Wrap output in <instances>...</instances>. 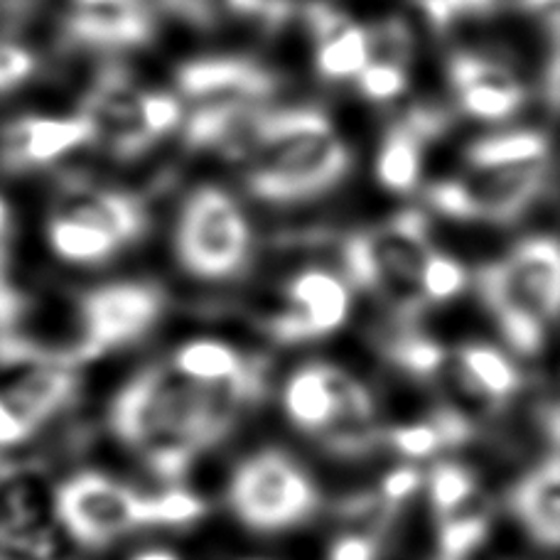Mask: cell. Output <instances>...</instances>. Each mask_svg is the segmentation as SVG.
<instances>
[{
    "label": "cell",
    "instance_id": "3957f363",
    "mask_svg": "<svg viewBox=\"0 0 560 560\" xmlns=\"http://www.w3.org/2000/svg\"><path fill=\"white\" fill-rule=\"evenodd\" d=\"M428 254V222L418 209H406L382 226L352 234L342 246L349 280L386 293L404 310H413L423 300L420 271Z\"/></svg>",
    "mask_w": 560,
    "mask_h": 560
},
{
    "label": "cell",
    "instance_id": "ba28073f",
    "mask_svg": "<svg viewBox=\"0 0 560 560\" xmlns=\"http://www.w3.org/2000/svg\"><path fill=\"white\" fill-rule=\"evenodd\" d=\"M163 313V295L148 283H114L82 300L84 345L79 357H96L136 342Z\"/></svg>",
    "mask_w": 560,
    "mask_h": 560
},
{
    "label": "cell",
    "instance_id": "ee69618b",
    "mask_svg": "<svg viewBox=\"0 0 560 560\" xmlns=\"http://www.w3.org/2000/svg\"><path fill=\"white\" fill-rule=\"evenodd\" d=\"M516 5L534 15H548V20H558V0H516Z\"/></svg>",
    "mask_w": 560,
    "mask_h": 560
},
{
    "label": "cell",
    "instance_id": "d4e9b609",
    "mask_svg": "<svg viewBox=\"0 0 560 560\" xmlns=\"http://www.w3.org/2000/svg\"><path fill=\"white\" fill-rule=\"evenodd\" d=\"M423 143L425 140L406 121L388 131L376 163V175L384 187L394 189V192H408V189L416 187L420 170V145Z\"/></svg>",
    "mask_w": 560,
    "mask_h": 560
},
{
    "label": "cell",
    "instance_id": "8992f818",
    "mask_svg": "<svg viewBox=\"0 0 560 560\" xmlns=\"http://www.w3.org/2000/svg\"><path fill=\"white\" fill-rule=\"evenodd\" d=\"M143 494L116 479L82 472L57 489L55 512L65 532L82 546H106L128 532L143 528Z\"/></svg>",
    "mask_w": 560,
    "mask_h": 560
},
{
    "label": "cell",
    "instance_id": "9c48e42d",
    "mask_svg": "<svg viewBox=\"0 0 560 560\" xmlns=\"http://www.w3.org/2000/svg\"><path fill=\"white\" fill-rule=\"evenodd\" d=\"M143 92L133 86L121 67H106L86 94L82 116L96 126V138H106L114 155L131 160L153 145V136L140 116Z\"/></svg>",
    "mask_w": 560,
    "mask_h": 560
},
{
    "label": "cell",
    "instance_id": "9a60e30c",
    "mask_svg": "<svg viewBox=\"0 0 560 560\" xmlns=\"http://www.w3.org/2000/svg\"><path fill=\"white\" fill-rule=\"evenodd\" d=\"M477 288L512 349L526 357L536 354L544 347L546 329L551 323L518 293L506 273L504 261L485 266L477 273Z\"/></svg>",
    "mask_w": 560,
    "mask_h": 560
},
{
    "label": "cell",
    "instance_id": "30bf717a",
    "mask_svg": "<svg viewBox=\"0 0 560 560\" xmlns=\"http://www.w3.org/2000/svg\"><path fill=\"white\" fill-rule=\"evenodd\" d=\"M290 310L271 325L283 342H300L337 332L347 323L352 298L345 280L325 271H305L288 285Z\"/></svg>",
    "mask_w": 560,
    "mask_h": 560
},
{
    "label": "cell",
    "instance_id": "d590c367",
    "mask_svg": "<svg viewBox=\"0 0 560 560\" xmlns=\"http://www.w3.org/2000/svg\"><path fill=\"white\" fill-rule=\"evenodd\" d=\"M357 77L362 92L374 102H388V98L404 94L406 89V69L396 65L369 62Z\"/></svg>",
    "mask_w": 560,
    "mask_h": 560
},
{
    "label": "cell",
    "instance_id": "7c38bea8",
    "mask_svg": "<svg viewBox=\"0 0 560 560\" xmlns=\"http://www.w3.org/2000/svg\"><path fill=\"white\" fill-rule=\"evenodd\" d=\"M155 33L153 13L145 0H106L79 5L65 23L69 45L96 49H124L150 43Z\"/></svg>",
    "mask_w": 560,
    "mask_h": 560
},
{
    "label": "cell",
    "instance_id": "b9f144b4",
    "mask_svg": "<svg viewBox=\"0 0 560 560\" xmlns=\"http://www.w3.org/2000/svg\"><path fill=\"white\" fill-rule=\"evenodd\" d=\"M30 433H33V425L0 394V447H13L23 443Z\"/></svg>",
    "mask_w": 560,
    "mask_h": 560
},
{
    "label": "cell",
    "instance_id": "e575fe53",
    "mask_svg": "<svg viewBox=\"0 0 560 560\" xmlns=\"http://www.w3.org/2000/svg\"><path fill=\"white\" fill-rule=\"evenodd\" d=\"M369 39V62H386L404 67L411 57V33L404 20L392 18L376 25L374 33H366Z\"/></svg>",
    "mask_w": 560,
    "mask_h": 560
},
{
    "label": "cell",
    "instance_id": "4fadbf2b",
    "mask_svg": "<svg viewBox=\"0 0 560 560\" xmlns=\"http://www.w3.org/2000/svg\"><path fill=\"white\" fill-rule=\"evenodd\" d=\"M92 140H96V126L82 114L74 118H23L5 128L0 165L5 170L47 165Z\"/></svg>",
    "mask_w": 560,
    "mask_h": 560
},
{
    "label": "cell",
    "instance_id": "603a6c76",
    "mask_svg": "<svg viewBox=\"0 0 560 560\" xmlns=\"http://www.w3.org/2000/svg\"><path fill=\"white\" fill-rule=\"evenodd\" d=\"M160 5L197 27H214L224 15L256 18L266 25H278L290 10L283 0H160Z\"/></svg>",
    "mask_w": 560,
    "mask_h": 560
},
{
    "label": "cell",
    "instance_id": "e0dca14e",
    "mask_svg": "<svg viewBox=\"0 0 560 560\" xmlns=\"http://www.w3.org/2000/svg\"><path fill=\"white\" fill-rule=\"evenodd\" d=\"M65 214L77 222H84L118 244L133 242L145 232V212L133 197L98 187H67Z\"/></svg>",
    "mask_w": 560,
    "mask_h": 560
},
{
    "label": "cell",
    "instance_id": "f6af8a7d",
    "mask_svg": "<svg viewBox=\"0 0 560 560\" xmlns=\"http://www.w3.org/2000/svg\"><path fill=\"white\" fill-rule=\"evenodd\" d=\"M131 560H179V558H177L175 553L163 551V548H150V551L138 553V556H133Z\"/></svg>",
    "mask_w": 560,
    "mask_h": 560
},
{
    "label": "cell",
    "instance_id": "7a4b0ae2",
    "mask_svg": "<svg viewBox=\"0 0 560 560\" xmlns=\"http://www.w3.org/2000/svg\"><path fill=\"white\" fill-rule=\"evenodd\" d=\"M248 160V187L268 202L323 195L342 183L352 167L347 145L315 108L268 112L261 140Z\"/></svg>",
    "mask_w": 560,
    "mask_h": 560
},
{
    "label": "cell",
    "instance_id": "74e56055",
    "mask_svg": "<svg viewBox=\"0 0 560 560\" xmlns=\"http://www.w3.org/2000/svg\"><path fill=\"white\" fill-rule=\"evenodd\" d=\"M140 116H143V126L148 133L158 138L179 124L183 118V108L167 94H143V104H140Z\"/></svg>",
    "mask_w": 560,
    "mask_h": 560
},
{
    "label": "cell",
    "instance_id": "6da1fadb",
    "mask_svg": "<svg viewBox=\"0 0 560 560\" xmlns=\"http://www.w3.org/2000/svg\"><path fill=\"white\" fill-rule=\"evenodd\" d=\"M254 398L242 386L199 384L175 369L150 366L116 396L112 425L158 477L177 479L232 430L236 413Z\"/></svg>",
    "mask_w": 560,
    "mask_h": 560
},
{
    "label": "cell",
    "instance_id": "f35d334b",
    "mask_svg": "<svg viewBox=\"0 0 560 560\" xmlns=\"http://www.w3.org/2000/svg\"><path fill=\"white\" fill-rule=\"evenodd\" d=\"M33 72L35 57L30 55V49L13 43H0V94L13 92L15 86L27 82Z\"/></svg>",
    "mask_w": 560,
    "mask_h": 560
},
{
    "label": "cell",
    "instance_id": "7dc6e473",
    "mask_svg": "<svg viewBox=\"0 0 560 560\" xmlns=\"http://www.w3.org/2000/svg\"><path fill=\"white\" fill-rule=\"evenodd\" d=\"M79 5H96V3H106V0H77Z\"/></svg>",
    "mask_w": 560,
    "mask_h": 560
},
{
    "label": "cell",
    "instance_id": "484cf974",
    "mask_svg": "<svg viewBox=\"0 0 560 560\" xmlns=\"http://www.w3.org/2000/svg\"><path fill=\"white\" fill-rule=\"evenodd\" d=\"M49 244L59 256L74 264L106 261L121 246L116 238L104 234L102 229H94L69 217H57L49 224Z\"/></svg>",
    "mask_w": 560,
    "mask_h": 560
},
{
    "label": "cell",
    "instance_id": "ab89813d",
    "mask_svg": "<svg viewBox=\"0 0 560 560\" xmlns=\"http://www.w3.org/2000/svg\"><path fill=\"white\" fill-rule=\"evenodd\" d=\"M305 20L310 33H313L317 43H327L329 37H335L337 33H342L347 25H352L339 10L327 3H310L305 8Z\"/></svg>",
    "mask_w": 560,
    "mask_h": 560
},
{
    "label": "cell",
    "instance_id": "8d00e7d4",
    "mask_svg": "<svg viewBox=\"0 0 560 560\" xmlns=\"http://www.w3.org/2000/svg\"><path fill=\"white\" fill-rule=\"evenodd\" d=\"M433 27L445 30L463 15H487L497 0H420Z\"/></svg>",
    "mask_w": 560,
    "mask_h": 560
},
{
    "label": "cell",
    "instance_id": "83f0119b",
    "mask_svg": "<svg viewBox=\"0 0 560 560\" xmlns=\"http://www.w3.org/2000/svg\"><path fill=\"white\" fill-rule=\"evenodd\" d=\"M475 489V477L463 465H435L433 472L428 477L430 502H433L435 512L445 518L450 514H455L457 509H463L469 499H472Z\"/></svg>",
    "mask_w": 560,
    "mask_h": 560
},
{
    "label": "cell",
    "instance_id": "cb8c5ba5",
    "mask_svg": "<svg viewBox=\"0 0 560 560\" xmlns=\"http://www.w3.org/2000/svg\"><path fill=\"white\" fill-rule=\"evenodd\" d=\"M459 364H463V374L467 376V382L482 396L492 398V401H504V398L516 394L518 384H522L516 366L509 362L506 354L489 345L463 347Z\"/></svg>",
    "mask_w": 560,
    "mask_h": 560
},
{
    "label": "cell",
    "instance_id": "4dcf8cb0",
    "mask_svg": "<svg viewBox=\"0 0 560 560\" xmlns=\"http://www.w3.org/2000/svg\"><path fill=\"white\" fill-rule=\"evenodd\" d=\"M450 79L457 92L469 86H522L504 65L463 52L450 59Z\"/></svg>",
    "mask_w": 560,
    "mask_h": 560
},
{
    "label": "cell",
    "instance_id": "60d3db41",
    "mask_svg": "<svg viewBox=\"0 0 560 560\" xmlns=\"http://www.w3.org/2000/svg\"><path fill=\"white\" fill-rule=\"evenodd\" d=\"M420 485H423V475H420L416 467L406 465V467H398V469H394V472L386 475L382 492L388 502L398 504V502H406L411 494H416Z\"/></svg>",
    "mask_w": 560,
    "mask_h": 560
},
{
    "label": "cell",
    "instance_id": "7402d4cb",
    "mask_svg": "<svg viewBox=\"0 0 560 560\" xmlns=\"http://www.w3.org/2000/svg\"><path fill=\"white\" fill-rule=\"evenodd\" d=\"M469 435V423L467 420L455 413V411H443L430 420H420V423L411 425H398L388 433V445H392L396 453L411 459H423L440 453V450L459 445Z\"/></svg>",
    "mask_w": 560,
    "mask_h": 560
},
{
    "label": "cell",
    "instance_id": "d6a6232c",
    "mask_svg": "<svg viewBox=\"0 0 560 560\" xmlns=\"http://www.w3.org/2000/svg\"><path fill=\"white\" fill-rule=\"evenodd\" d=\"M489 524L485 516L447 518L440 528V560H465L485 544Z\"/></svg>",
    "mask_w": 560,
    "mask_h": 560
},
{
    "label": "cell",
    "instance_id": "8fae6325",
    "mask_svg": "<svg viewBox=\"0 0 560 560\" xmlns=\"http://www.w3.org/2000/svg\"><path fill=\"white\" fill-rule=\"evenodd\" d=\"M177 86L185 96L214 102H264L278 89V77L242 57H207L179 67Z\"/></svg>",
    "mask_w": 560,
    "mask_h": 560
},
{
    "label": "cell",
    "instance_id": "1f68e13d",
    "mask_svg": "<svg viewBox=\"0 0 560 560\" xmlns=\"http://www.w3.org/2000/svg\"><path fill=\"white\" fill-rule=\"evenodd\" d=\"M465 268L450 256L430 252L425 256L423 271H420V295L433 300V303H445L455 298L465 288Z\"/></svg>",
    "mask_w": 560,
    "mask_h": 560
},
{
    "label": "cell",
    "instance_id": "f546056e",
    "mask_svg": "<svg viewBox=\"0 0 560 560\" xmlns=\"http://www.w3.org/2000/svg\"><path fill=\"white\" fill-rule=\"evenodd\" d=\"M524 102V86H469L459 92V104L475 118L499 121L512 116Z\"/></svg>",
    "mask_w": 560,
    "mask_h": 560
},
{
    "label": "cell",
    "instance_id": "277c9868",
    "mask_svg": "<svg viewBox=\"0 0 560 560\" xmlns=\"http://www.w3.org/2000/svg\"><path fill=\"white\" fill-rule=\"evenodd\" d=\"M229 504L248 528L283 532L315 514L319 494L313 479L280 453L248 457L229 485Z\"/></svg>",
    "mask_w": 560,
    "mask_h": 560
},
{
    "label": "cell",
    "instance_id": "bcb514c9",
    "mask_svg": "<svg viewBox=\"0 0 560 560\" xmlns=\"http://www.w3.org/2000/svg\"><path fill=\"white\" fill-rule=\"evenodd\" d=\"M5 224H8V207H5L3 199H0V234H3Z\"/></svg>",
    "mask_w": 560,
    "mask_h": 560
},
{
    "label": "cell",
    "instance_id": "ffe728a7",
    "mask_svg": "<svg viewBox=\"0 0 560 560\" xmlns=\"http://www.w3.org/2000/svg\"><path fill=\"white\" fill-rule=\"evenodd\" d=\"M74 392V376L67 366H37L23 382L3 396L23 416L33 430L69 401Z\"/></svg>",
    "mask_w": 560,
    "mask_h": 560
},
{
    "label": "cell",
    "instance_id": "f1b7e54d",
    "mask_svg": "<svg viewBox=\"0 0 560 560\" xmlns=\"http://www.w3.org/2000/svg\"><path fill=\"white\" fill-rule=\"evenodd\" d=\"M205 514V502L185 489H170L158 497H143V526H187Z\"/></svg>",
    "mask_w": 560,
    "mask_h": 560
},
{
    "label": "cell",
    "instance_id": "5b68a950",
    "mask_svg": "<svg viewBox=\"0 0 560 560\" xmlns=\"http://www.w3.org/2000/svg\"><path fill=\"white\" fill-rule=\"evenodd\" d=\"M252 252V229L232 197L199 187L187 199L177 224V258L199 278H229L242 271Z\"/></svg>",
    "mask_w": 560,
    "mask_h": 560
},
{
    "label": "cell",
    "instance_id": "d6986e66",
    "mask_svg": "<svg viewBox=\"0 0 560 560\" xmlns=\"http://www.w3.org/2000/svg\"><path fill=\"white\" fill-rule=\"evenodd\" d=\"M514 512L538 544L556 548L560 538V463L551 455L514 492Z\"/></svg>",
    "mask_w": 560,
    "mask_h": 560
},
{
    "label": "cell",
    "instance_id": "7bdbcfd3",
    "mask_svg": "<svg viewBox=\"0 0 560 560\" xmlns=\"http://www.w3.org/2000/svg\"><path fill=\"white\" fill-rule=\"evenodd\" d=\"M378 546L374 538L349 534L337 538L332 551H329V560H376Z\"/></svg>",
    "mask_w": 560,
    "mask_h": 560
},
{
    "label": "cell",
    "instance_id": "4316f807",
    "mask_svg": "<svg viewBox=\"0 0 560 560\" xmlns=\"http://www.w3.org/2000/svg\"><path fill=\"white\" fill-rule=\"evenodd\" d=\"M369 65V39L366 30L347 25L342 33L319 43L317 69L323 77L345 79L357 77Z\"/></svg>",
    "mask_w": 560,
    "mask_h": 560
},
{
    "label": "cell",
    "instance_id": "ac0fdd59",
    "mask_svg": "<svg viewBox=\"0 0 560 560\" xmlns=\"http://www.w3.org/2000/svg\"><path fill=\"white\" fill-rule=\"evenodd\" d=\"M173 369L199 384H229L242 386L258 396L261 374L234 347L217 339H192L177 349Z\"/></svg>",
    "mask_w": 560,
    "mask_h": 560
},
{
    "label": "cell",
    "instance_id": "5bb4252c",
    "mask_svg": "<svg viewBox=\"0 0 560 560\" xmlns=\"http://www.w3.org/2000/svg\"><path fill=\"white\" fill-rule=\"evenodd\" d=\"M268 112L252 102H214L192 114L185 128L189 148L214 150V153L244 160L261 140Z\"/></svg>",
    "mask_w": 560,
    "mask_h": 560
},
{
    "label": "cell",
    "instance_id": "2e32d148",
    "mask_svg": "<svg viewBox=\"0 0 560 560\" xmlns=\"http://www.w3.org/2000/svg\"><path fill=\"white\" fill-rule=\"evenodd\" d=\"M504 268L528 303L553 323L560 295V256L553 238H528L506 258Z\"/></svg>",
    "mask_w": 560,
    "mask_h": 560
},
{
    "label": "cell",
    "instance_id": "836d02e7",
    "mask_svg": "<svg viewBox=\"0 0 560 560\" xmlns=\"http://www.w3.org/2000/svg\"><path fill=\"white\" fill-rule=\"evenodd\" d=\"M388 352L404 372L413 376H433L443 366V347L416 332L396 337Z\"/></svg>",
    "mask_w": 560,
    "mask_h": 560
},
{
    "label": "cell",
    "instance_id": "52a82bcc",
    "mask_svg": "<svg viewBox=\"0 0 560 560\" xmlns=\"http://www.w3.org/2000/svg\"><path fill=\"white\" fill-rule=\"evenodd\" d=\"M546 165L538 167H485L472 175L438 183L428 189V202L440 214L455 219L514 222L544 192Z\"/></svg>",
    "mask_w": 560,
    "mask_h": 560
},
{
    "label": "cell",
    "instance_id": "44dd1931",
    "mask_svg": "<svg viewBox=\"0 0 560 560\" xmlns=\"http://www.w3.org/2000/svg\"><path fill=\"white\" fill-rule=\"evenodd\" d=\"M472 170L548 165V140L534 131H516L477 140L467 150Z\"/></svg>",
    "mask_w": 560,
    "mask_h": 560
}]
</instances>
